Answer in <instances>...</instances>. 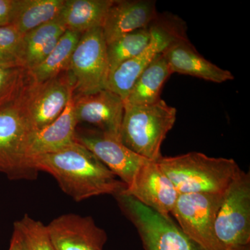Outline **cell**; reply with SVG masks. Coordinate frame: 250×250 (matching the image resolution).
Listing matches in <instances>:
<instances>
[{"label": "cell", "instance_id": "cell-1", "mask_svg": "<svg viewBox=\"0 0 250 250\" xmlns=\"http://www.w3.org/2000/svg\"><path fill=\"white\" fill-rule=\"evenodd\" d=\"M33 168L47 172L72 200L82 202L103 195H117L126 186L84 146L75 142L57 152L34 156Z\"/></svg>", "mask_w": 250, "mask_h": 250}, {"label": "cell", "instance_id": "cell-2", "mask_svg": "<svg viewBox=\"0 0 250 250\" xmlns=\"http://www.w3.org/2000/svg\"><path fill=\"white\" fill-rule=\"evenodd\" d=\"M31 81L16 98L0 107V174L11 180H32L39 173L33 168L29 155L37 131L28 109Z\"/></svg>", "mask_w": 250, "mask_h": 250}, {"label": "cell", "instance_id": "cell-3", "mask_svg": "<svg viewBox=\"0 0 250 250\" xmlns=\"http://www.w3.org/2000/svg\"><path fill=\"white\" fill-rule=\"evenodd\" d=\"M156 162L179 194L223 195L241 170L232 159L209 157L200 152L161 156Z\"/></svg>", "mask_w": 250, "mask_h": 250}, {"label": "cell", "instance_id": "cell-4", "mask_svg": "<svg viewBox=\"0 0 250 250\" xmlns=\"http://www.w3.org/2000/svg\"><path fill=\"white\" fill-rule=\"evenodd\" d=\"M125 103L120 138L131 151L149 161L162 156L161 147L177 119V109L164 100L147 104Z\"/></svg>", "mask_w": 250, "mask_h": 250}, {"label": "cell", "instance_id": "cell-5", "mask_svg": "<svg viewBox=\"0 0 250 250\" xmlns=\"http://www.w3.org/2000/svg\"><path fill=\"white\" fill-rule=\"evenodd\" d=\"M149 29L151 41L147 47L134 58L123 62L108 76L106 89L116 94L123 101L150 62L171 44L187 37V23L177 15L170 13L158 14Z\"/></svg>", "mask_w": 250, "mask_h": 250}, {"label": "cell", "instance_id": "cell-6", "mask_svg": "<svg viewBox=\"0 0 250 250\" xmlns=\"http://www.w3.org/2000/svg\"><path fill=\"white\" fill-rule=\"evenodd\" d=\"M114 197L137 229L145 250H205L185 234L170 216L150 209L124 192Z\"/></svg>", "mask_w": 250, "mask_h": 250}, {"label": "cell", "instance_id": "cell-7", "mask_svg": "<svg viewBox=\"0 0 250 250\" xmlns=\"http://www.w3.org/2000/svg\"><path fill=\"white\" fill-rule=\"evenodd\" d=\"M224 250L250 246V174L241 170L223 195L215 222Z\"/></svg>", "mask_w": 250, "mask_h": 250}, {"label": "cell", "instance_id": "cell-8", "mask_svg": "<svg viewBox=\"0 0 250 250\" xmlns=\"http://www.w3.org/2000/svg\"><path fill=\"white\" fill-rule=\"evenodd\" d=\"M69 71L78 95H90L106 89L110 70L102 28L81 35L72 54Z\"/></svg>", "mask_w": 250, "mask_h": 250}, {"label": "cell", "instance_id": "cell-9", "mask_svg": "<svg viewBox=\"0 0 250 250\" xmlns=\"http://www.w3.org/2000/svg\"><path fill=\"white\" fill-rule=\"evenodd\" d=\"M223 195L179 194L172 213L185 234L205 250H224L215 236V222Z\"/></svg>", "mask_w": 250, "mask_h": 250}, {"label": "cell", "instance_id": "cell-10", "mask_svg": "<svg viewBox=\"0 0 250 250\" xmlns=\"http://www.w3.org/2000/svg\"><path fill=\"white\" fill-rule=\"evenodd\" d=\"M75 141L93 152L122 182L129 187L147 159L131 151L121 138L95 129L75 133Z\"/></svg>", "mask_w": 250, "mask_h": 250}, {"label": "cell", "instance_id": "cell-11", "mask_svg": "<svg viewBox=\"0 0 250 250\" xmlns=\"http://www.w3.org/2000/svg\"><path fill=\"white\" fill-rule=\"evenodd\" d=\"M74 91L75 82L70 71L42 83L31 79L28 109L36 131L48 126L62 114Z\"/></svg>", "mask_w": 250, "mask_h": 250}, {"label": "cell", "instance_id": "cell-12", "mask_svg": "<svg viewBox=\"0 0 250 250\" xmlns=\"http://www.w3.org/2000/svg\"><path fill=\"white\" fill-rule=\"evenodd\" d=\"M124 192L164 216H170L179 195L157 162L152 161L141 166Z\"/></svg>", "mask_w": 250, "mask_h": 250}, {"label": "cell", "instance_id": "cell-13", "mask_svg": "<svg viewBox=\"0 0 250 250\" xmlns=\"http://www.w3.org/2000/svg\"><path fill=\"white\" fill-rule=\"evenodd\" d=\"M46 226L56 250H103L107 241L106 231L90 216L67 213Z\"/></svg>", "mask_w": 250, "mask_h": 250}, {"label": "cell", "instance_id": "cell-14", "mask_svg": "<svg viewBox=\"0 0 250 250\" xmlns=\"http://www.w3.org/2000/svg\"><path fill=\"white\" fill-rule=\"evenodd\" d=\"M78 124L87 123L95 129L120 137L124 113V101L111 90L104 89L73 98Z\"/></svg>", "mask_w": 250, "mask_h": 250}, {"label": "cell", "instance_id": "cell-15", "mask_svg": "<svg viewBox=\"0 0 250 250\" xmlns=\"http://www.w3.org/2000/svg\"><path fill=\"white\" fill-rule=\"evenodd\" d=\"M157 15L153 0H114L102 27L106 45L125 34L149 27Z\"/></svg>", "mask_w": 250, "mask_h": 250}, {"label": "cell", "instance_id": "cell-16", "mask_svg": "<svg viewBox=\"0 0 250 250\" xmlns=\"http://www.w3.org/2000/svg\"><path fill=\"white\" fill-rule=\"evenodd\" d=\"M162 54L172 74L189 75L217 83L234 80L231 72L202 57L188 37L171 44Z\"/></svg>", "mask_w": 250, "mask_h": 250}, {"label": "cell", "instance_id": "cell-17", "mask_svg": "<svg viewBox=\"0 0 250 250\" xmlns=\"http://www.w3.org/2000/svg\"><path fill=\"white\" fill-rule=\"evenodd\" d=\"M72 96L64 111L48 126L36 131L29 148L31 160L34 156L62 150L75 141L78 122L74 110Z\"/></svg>", "mask_w": 250, "mask_h": 250}, {"label": "cell", "instance_id": "cell-18", "mask_svg": "<svg viewBox=\"0 0 250 250\" xmlns=\"http://www.w3.org/2000/svg\"><path fill=\"white\" fill-rule=\"evenodd\" d=\"M114 0H65L59 18L66 30L82 34L102 28Z\"/></svg>", "mask_w": 250, "mask_h": 250}, {"label": "cell", "instance_id": "cell-19", "mask_svg": "<svg viewBox=\"0 0 250 250\" xmlns=\"http://www.w3.org/2000/svg\"><path fill=\"white\" fill-rule=\"evenodd\" d=\"M65 31L57 18L24 34L21 59L22 66L29 70L39 65L53 50Z\"/></svg>", "mask_w": 250, "mask_h": 250}, {"label": "cell", "instance_id": "cell-20", "mask_svg": "<svg viewBox=\"0 0 250 250\" xmlns=\"http://www.w3.org/2000/svg\"><path fill=\"white\" fill-rule=\"evenodd\" d=\"M172 75L164 54H159L140 75L124 103L147 104L159 101L164 83Z\"/></svg>", "mask_w": 250, "mask_h": 250}, {"label": "cell", "instance_id": "cell-21", "mask_svg": "<svg viewBox=\"0 0 250 250\" xmlns=\"http://www.w3.org/2000/svg\"><path fill=\"white\" fill-rule=\"evenodd\" d=\"M81 35L80 33L65 31L49 55L29 70L32 80L36 83H42L69 71L72 54Z\"/></svg>", "mask_w": 250, "mask_h": 250}, {"label": "cell", "instance_id": "cell-22", "mask_svg": "<svg viewBox=\"0 0 250 250\" xmlns=\"http://www.w3.org/2000/svg\"><path fill=\"white\" fill-rule=\"evenodd\" d=\"M65 0H18L12 25L21 35L59 18Z\"/></svg>", "mask_w": 250, "mask_h": 250}, {"label": "cell", "instance_id": "cell-23", "mask_svg": "<svg viewBox=\"0 0 250 250\" xmlns=\"http://www.w3.org/2000/svg\"><path fill=\"white\" fill-rule=\"evenodd\" d=\"M151 32L149 27L125 34L106 45L109 74L126 61L139 55L149 45Z\"/></svg>", "mask_w": 250, "mask_h": 250}, {"label": "cell", "instance_id": "cell-24", "mask_svg": "<svg viewBox=\"0 0 250 250\" xmlns=\"http://www.w3.org/2000/svg\"><path fill=\"white\" fill-rule=\"evenodd\" d=\"M13 231L17 234L22 250H56L47 226L29 215L15 222Z\"/></svg>", "mask_w": 250, "mask_h": 250}, {"label": "cell", "instance_id": "cell-25", "mask_svg": "<svg viewBox=\"0 0 250 250\" xmlns=\"http://www.w3.org/2000/svg\"><path fill=\"white\" fill-rule=\"evenodd\" d=\"M30 78L21 63L0 62V107L16 98Z\"/></svg>", "mask_w": 250, "mask_h": 250}, {"label": "cell", "instance_id": "cell-26", "mask_svg": "<svg viewBox=\"0 0 250 250\" xmlns=\"http://www.w3.org/2000/svg\"><path fill=\"white\" fill-rule=\"evenodd\" d=\"M22 36L13 25L0 27V62L21 64Z\"/></svg>", "mask_w": 250, "mask_h": 250}, {"label": "cell", "instance_id": "cell-27", "mask_svg": "<svg viewBox=\"0 0 250 250\" xmlns=\"http://www.w3.org/2000/svg\"><path fill=\"white\" fill-rule=\"evenodd\" d=\"M18 0H0V27L12 25Z\"/></svg>", "mask_w": 250, "mask_h": 250}, {"label": "cell", "instance_id": "cell-28", "mask_svg": "<svg viewBox=\"0 0 250 250\" xmlns=\"http://www.w3.org/2000/svg\"><path fill=\"white\" fill-rule=\"evenodd\" d=\"M9 250H22L17 234L14 231H13L12 236L10 241Z\"/></svg>", "mask_w": 250, "mask_h": 250}, {"label": "cell", "instance_id": "cell-29", "mask_svg": "<svg viewBox=\"0 0 250 250\" xmlns=\"http://www.w3.org/2000/svg\"><path fill=\"white\" fill-rule=\"evenodd\" d=\"M228 250H250V246L243 247V248H237V249Z\"/></svg>", "mask_w": 250, "mask_h": 250}]
</instances>
